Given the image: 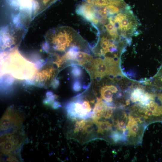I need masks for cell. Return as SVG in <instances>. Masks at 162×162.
<instances>
[{
    "label": "cell",
    "instance_id": "6da1fadb",
    "mask_svg": "<svg viewBox=\"0 0 162 162\" xmlns=\"http://www.w3.org/2000/svg\"><path fill=\"white\" fill-rule=\"evenodd\" d=\"M46 42L51 50L55 52H67L73 46L83 44L86 40L72 28L58 27L48 31L45 37Z\"/></svg>",
    "mask_w": 162,
    "mask_h": 162
},
{
    "label": "cell",
    "instance_id": "7a4b0ae2",
    "mask_svg": "<svg viewBox=\"0 0 162 162\" xmlns=\"http://www.w3.org/2000/svg\"><path fill=\"white\" fill-rule=\"evenodd\" d=\"M128 110L131 114L140 118L148 125L154 122H162V103L158 94L144 105L132 104Z\"/></svg>",
    "mask_w": 162,
    "mask_h": 162
},
{
    "label": "cell",
    "instance_id": "3957f363",
    "mask_svg": "<svg viewBox=\"0 0 162 162\" xmlns=\"http://www.w3.org/2000/svg\"><path fill=\"white\" fill-rule=\"evenodd\" d=\"M111 20L119 36L131 42V37L136 33L139 23L130 7L112 15Z\"/></svg>",
    "mask_w": 162,
    "mask_h": 162
},
{
    "label": "cell",
    "instance_id": "277c9868",
    "mask_svg": "<svg viewBox=\"0 0 162 162\" xmlns=\"http://www.w3.org/2000/svg\"><path fill=\"white\" fill-rule=\"evenodd\" d=\"M129 112L126 127V144L138 145L141 143L144 132L148 125L140 118Z\"/></svg>",
    "mask_w": 162,
    "mask_h": 162
},
{
    "label": "cell",
    "instance_id": "5b68a950",
    "mask_svg": "<svg viewBox=\"0 0 162 162\" xmlns=\"http://www.w3.org/2000/svg\"><path fill=\"white\" fill-rule=\"evenodd\" d=\"M83 96L81 94L74 97L68 103L66 108L69 118L74 119L76 118L86 119L92 117L93 111L91 112L87 111L83 105Z\"/></svg>",
    "mask_w": 162,
    "mask_h": 162
},
{
    "label": "cell",
    "instance_id": "8992f818",
    "mask_svg": "<svg viewBox=\"0 0 162 162\" xmlns=\"http://www.w3.org/2000/svg\"><path fill=\"white\" fill-rule=\"evenodd\" d=\"M23 115L12 107L8 108L2 116L0 121L1 130L20 126L23 122Z\"/></svg>",
    "mask_w": 162,
    "mask_h": 162
},
{
    "label": "cell",
    "instance_id": "52a82bcc",
    "mask_svg": "<svg viewBox=\"0 0 162 162\" xmlns=\"http://www.w3.org/2000/svg\"><path fill=\"white\" fill-rule=\"evenodd\" d=\"M76 13L94 26L98 23L96 6L83 2L76 7Z\"/></svg>",
    "mask_w": 162,
    "mask_h": 162
},
{
    "label": "cell",
    "instance_id": "ba28073f",
    "mask_svg": "<svg viewBox=\"0 0 162 162\" xmlns=\"http://www.w3.org/2000/svg\"><path fill=\"white\" fill-rule=\"evenodd\" d=\"M21 141L16 133L3 135L1 137V151L4 154H8L20 146Z\"/></svg>",
    "mask_w": 162,
    "mask_h": 162
},
{
    "label": "cell",
    "instance_id": "9c48e42d",
    "mask_svg": "<svg viewBox=\"0 0 162 162\" xmlns=\"http://www.w3.org/2000/svg\"><path fill=\"white\" fill-rule=\"evenodd\" d=\"M100 97L105 103L108 106L115 107L113 102L114 98H121L122 94L120 88L114 85H105L100 89Z\"/></svg>",
    "mask_w": 162,
    "mask_h": 162
},
{
    "label": "cell",
    "instance_id": "30bf717a",
    "mask_svg": "<svg viewBox=\"0 0 162 162\" xmlns=\"http://www.w3.org/2000/svg\"><path fill=\"white\" fill-rule=\"evenodd\" d=\"M56 71L52 65H48L43 68L38 72L37 81L45 86H48L54 81L56 76Z\"/></svg>",
    "mask_w": 162,
    "mask_h": 162
},
{
    "label": "cell",
    "instance_id": "8fae6325",
    "mask_svg": "<svg viewBox=\"0 0 162 162\" xmlns=\"http://www.w3.org/2000/svg\"><path fill=\"white\" fill-rule=\"evenodd\" d=\"M98 127L97 132L103 134L105 132L112 131V124L109 121L104 120L98 121L95 123Z\"/></svg>",
    "mask_w": 162,
    "mask_h": 162
},
{
    "label": "cell",
    "instance_id": "7c38bea8",
    "mask_svg": "<svg viewBox=\"0 0 162 162\" xmlns=\"http://www.w3.org/2000/svg\"><path fill=\"white\" fill-rule=\"evenodd\" d=\"M148 84L162 88V64L156 75L149 81Z\"/></svg>",
    "mask_w": 162,
    "mask_h": 162
},
{
    "label": "cell",
    "instance_id": "4fadbf2b",
    "mask_svg": "<svg viewBox=\"0 0 162 162\" xmlns=\"http://www.w3.org/2000/svg\"><path fill=\"white\" fill-rule=\"evenodd\" d=\"M87 2L98 6L112 4L115 0H85Z\"/></svg>",
    "mask_w": 162,
    "mask_h": 162
},
{
    "label": "cell",
    "instance_id": "5bb4252c",
    "mask_svg": "<svg viewBox=\"0 0 162 162\" xmlns=\"http://www.w3.org/2000/svg\"><path fill=\"white\" fill-rule=\"evenodd\" d=\"M7 160L10 162H17L18 160L14 156L12 155H10L9 157Z\"/></svg>",
    "mask_w": 162,
    "mask_h": 162
},
{
    "label": "cell",
    "instance_id": "9a60e30c",
    "mask_svg": "<svg viewBox=\"0 0 162 162\" xmlns=\"http://www.w3.org/2000/svg\"><path fill=\"white\" fill-rule=\"evenodd\" d=\"M74 127L76 128H79L80 127V121H77L74 124Z\"/></svg>",
    "mask_w": 162,
    "mask_h": 162
}]
</instances>
